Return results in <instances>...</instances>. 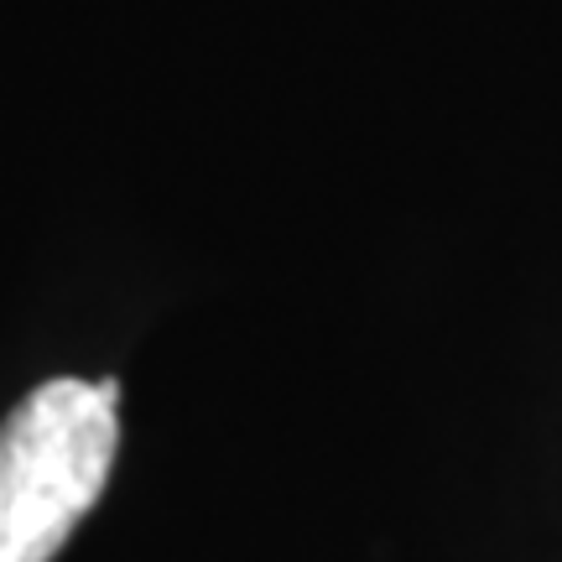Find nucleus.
<instances>
[{
	"instance_id": "1",
	"label": "nucleus",
	"mask_w": 562,
	"mask_h": 562,
	"mask_svg": "<svg viewBox=\"0 0 562 562\" xmlns=\"http://www.w3.org/2000/svg\"><path fill=\"white\" fill-rule=\"evenodd\" d=\"M121 381L58 375L0 422V562H53L121 448Z\"/></svg>"
}]
</instances>
